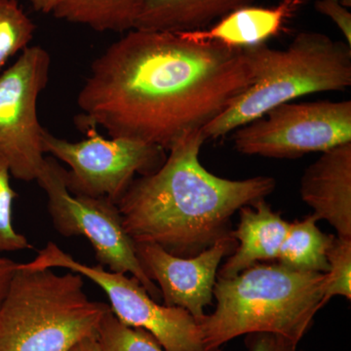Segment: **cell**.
<instances>
[{"instance_id":"ac0fdd59","label":"cell","mask_w":351,"mask_h":351,"mask_svg":"<svg viewBox=\"0 0 351 351\" xmlns=\"http://www.w3.org/2000/svg\"><path fill=\"white\" fill-rule=\"evenodd\" d=\"M34 32L36 25L16 0H0V69L27 47Z\"/></svg>"},{"instance_id":"8992f818","label":"cell","mask_w":351,"mask_h":351,"mask_svg":"<svg viewBox=\"0 0 351 351\" xmlns=\"http://www.w3.org/2000/svg\"><path fill=\"white\" fill-rule=\"evenodd\" d=\"M36 182L47 195L48 212L60 234L86 237L101 265H108L110 271L117 274H131L154 301L162 298L158 286L141 267L134 241L124 230L115 203L105 197L71 193L66 184V170L54 157H45Z\"/></svg>"},{"instance_id":"277c9868","label":"cell","mask_w":351,"mask_h":351,"mask_svg":"<svg viewBox=\"0 0 351 351\" xmlns=\"http://www.w3.org/2000/svg\"><path fill=\"white\" fill-rule=\"evenodd\" d=\"M244 52L254 82L202 129L206 141L223 137L282 104L351 86V46L320 32H300L284 50L262 44Z\"/></svg>"},{"instance_id":"2e32d148","label":"cell","mask_w":351,"mask_h":351,"mask_svg":"<svg viewBox=\"0 0 351 351\" xmlns=\"http://www.w3.org/2000/svg\"><path fill=\"white\" fill-rule=\"evenodd\" d=\"M317 221L311 214L290 223L277 263L298 271L326 274L329 270L327 252L334 235L321 232Z\"/></svg>"},{"instance_id":"9c48e42d","label":"cell","mask_w":351,"mask_h":351,"mask_svg":"<svg viewBox=\"0 0 351 351\" xmlns=\"http://www.w3.org/2000/svg\"><path fill=\"white\" fill-rule=\"evenodd\" d=\"M87 138L77 143L44 130V154L68 164L66 184L73 195L108 198L117 204L137 173L147 175L162 165L164 149L130 138L101 137L85 127Z\"/></svg>"},{"instance_id":"7a4b0ae2","label":"cell","mask_w":351,"mask_h":351,"mask_svg":"<svg viewBox=\"0 0 351 351\" xmlns=\"http://www.w3.org/2000/svg\"><path fill=\"white\" fill-rule=\"evenodd\" d=\"M205 141L202 130L189 132L158 169L134 180L117 203L134 242L195 257L230 234V219L240 208L274 193L276 181L269 176L230 180L205 169L199 159Z\"/></svg>"},{"instance_id":"52a82bcc","label":"cell","mask_w":351,"mask_h":351,"mask_svg":"<svg viewBox=\"0 0 351 351\" xmlns=\"http://www.w3.org/2000/svg\"><path fill=\"white\" fill-rule=\"evenodd\" d=\"M21 265L29 269L59 267L87 277L105 291L113 315L126 326L149 332L166 351H205L195 318L182 307L157 304L135 277L78 262L53 242Z\"/></svg>"},{"instance_id":"4fadbf2b","label":"cell","mask_w":351,"mask_h":351,"mask_svg":"<svg viewBox=\"0 0 351 351\" xmlns=\"http://www.w3.org/2000/svg\"><path fill=\"white\" fill-rule=\"evenodd\" d=\"M239 211V226L230 232L237 247L219 267L221 278H232L256 263L276 260L290 228V223L274 211L265 198Z\"/></svg>"},{"instance_id":"cb8c5ba5","label":"cell","mask_w":351,"mask_h":351,"mask_svg":"<svg viewBox=\"0 0 351 351\" xmlns=\"http://www.w3.org/2000/svg\"><path fill=\"white\" fill-rule=\"evenodd\" d=\"M18 265L19 263L0 256V306L5 299L14 274L17 271Z\"/></svg>"},{"instance_id":"e0dca14e","label":"cell","mask_w":351,"mask_h":351,"mask_svg":"<svg viewBox=\"0 0 351 351\" xmlns=\"http://www.w3.org/2000/svg\"><path fill=\"white\" fill-rule=\"evenodd\" d=\"M142 0H58L53 15L98 32L133 29Z\"/></svg>"},{"instance_id":"30bf717a","label":"cell","mask_w":351,"mask_h":351,"mask_svg":"<svg viewBox=\"0 0 351 351\" xmlns=\"http://www.w3.org/2000/svg\"><path fill=\"white\" fill-rule=\"evenodd\" d=\"M50 66L49 53L32 46L0 75V158L20 181H36L45 161L38 100Z\"/></svg>"},{"instance_id":"ba28073f","label":"cell","mask_w":351,"mask_h":351,"mask_svg":"<svg viewBox=\"0 0 351 351\" xmlns=\"http://www.w3.org/2000/svg\"><path fill=\"white\" fill-rule=\"evenodd\" d=\"M246 156L298 158L351 143V101L286 103L233 134Z\"/></svg>"},{"instance_id":"4316f807","label":"cell","mask_w":351,"mask_h":351,"mask_svg":"<svg viewBox=\"0 0 351 351\" xmlns=\"http://www.w3.org/2000/svg\"><path fill=\"white\" fill-rule=\"evenodd\" d=\"M339 1H341V3L343 4V5L348 7V8H350V7H351V0H339Z\"/></svg>"},{"instance_id":"44dd1931","label":"cell","mask_w":351,"mask_h":351,"mask_svg":"<svg viewBox=\"0 0 351 351\" xmlns=\"http://www.w3.org/2000/svg\"><path fill=\"white\" fill-rule=\"evenodd\" d=\"M10 175L8 166L0 158V254L32 248L24 235L14 228L12 205L17 193L11 186Z\"/></svg>"},{"instance_id":"5b68a950","label":"cell","mask_w":351,"mask_h":351,"mask_svg":"<svg viewBox=\"0 0 351 351\" xmlns=\"http://www.w3.org/2000/svg\"><path fill=\"white\" fill-rule=\"evenodd\" d=\"M83 276L19 263L0 306V351H69L98 335L112 311L85 294Z\"/></svg>"},{"instance_id":"5bb4252c","label":"cell","mask_w":351,"mask_h":351,"mask_svg":"<svg viewBox=\"0 0 351 351\" xmlns=\"http://www.w3.org/2000/svg\"><path fill=\"white\" fill-rule=\"evenodd\" d=\"M304 0H282L272 7L244 6L223 16L208 29L181 32L197 41H216L232 48L247 49L276 36Z\"/></svg>"},{"instance_id":"d4e9b609","label":"cell","mask_w":351,"mask_h":351,"mask_svg":"<svg viewBox=\"0 0 351 351\" xmlns=\"http://www.w3.org/2000/svg\"><path fill=\"white\" fill-rule=\"evenodd\" d=\"M69 351H101V350L100 343H99L98 337H97V335H95V336L88 337V338L78 341Z\"/></svg>"},{"instance_id":"7c38bea8","label":"cell","mask_w":351,"mask_h":351,"mask_svg":"<svg viewBox=\"0 0 351 351\" xmlns=\"http://www.w3.org/2000/svg\"><path fill=\"white\" fill-rule=\"evenodd\" d=\"M302 200L337 235L351 237V143L322 152L302 176Z\"/></svg>"},{"instance_id":"8fae6325","label":"cell","mask_w":351,"mask_h":351,"mask_svg":"<svg viewBox=\"0 0 351 351\" xmlns=\"http://www.w3.org/2000/svg\"><path fill=\"white\" fill-rule=\"evenodd\" d=\"M134 247L145 274L158 284L164 304L182 307L198 320L213 301L221 261L235 251L237 241L230 233L193 258L177 257L154 243L134 242Z\"/></svg>"},{"instance_id":"603a6c76","label":"cell","mask_w":351,"mask_h":351,"mask_svg":"<svg viewBox=\"0 0 351 351\" xmlns=\"http://www.w3.org/2000/svg\"><path fill=\"white\" fill-rule=\"evenodd\" d=\"M245 346L248 351H304L297 343L271 332H252L246 335Z\"/></svg>"},{"instance_id":"ffe728a7","label":"cell","mask_w":351,"mask_h":351,"mask_svg":"<svg viewBox=\"0 0 351 351\" xmlns=\"http://www.w3.org/2000/svg\"><path fill=\"white\" fill-rule=\"evenodd\" d=\"M329 270L326 272L324 300L334 297L351 299V237L334 235L327 252Z\"/></svg>"},{"instance_id":"d6986e66","label":"cell","mask_w":351,"mask_h":351,"mask_svg":"<svg viewBox=\"0 0 351 351\" xmlns=\"http://www.w3.org/2000/svg\"><path fill=\"white\" fill-rule=\"evenodd\" d=\"M97 337L101 351H166L149 332L126 326L112 311L104 318Z\"/></svg>"},{"instance_id":"484cf974","label":"cell","mask_w":351,"mask_h":351,"mask_svg":"<svg viewBox=\"0 0 351 351\" xmlns=\"http://www.w3.org/2000/svg\"><path fill=\"white\" fill-rule=\"evenodd\" d=\"M36 11L43 13H53L58 0H29Z\"/></svg>"},{"instance_id":"7402d4cb","label":"cell","mask_w":351,"mask_h":351,"mask_svg":"<svg viewBox=\"0 0 351 351\" xmlns=\"http://www.w3.org/2000/svg\"><path fill=\"white\" fill-rule=\"evenodd\" d=\"M314 8L334 22L351 46V13L339 0H316Z\"/></svg>"},{"instance_id":"9a60e30c","label":"cell","mask_w":351,"mask_h":351,"mask_svg":"<svg viewBox=\"0 0 351 351\" xmlns=\"http://www.w3.org/2000/svg\"><path fill=\"white\" fill-rule=\"evenodd\" d=\"M255 0H142L133 29L181 32L202 29Z\"/></svg>"},{"instance_id":"6da1fadb","label":"cell","mask_w":351,"mask_h":351,"mask_svg":"<svg viewBox=\"0 0 351 351\" xmlns=\"http://www.w3.org/2000/svg\"><path fill=\"white\" fill-rule=\"evenodd\" d=\"M253 82L244 49L182 32L131 29L95 60L77 104L83 126L169 151Z\"/></svg>"},{"instance_id":"3957f363","label":"cell","mask_w":351,"mask_h":351,"mask_svg":"<svg viewBox=\"0 0 351 351\" xmlns=\"http://www.w3.org/2000/svg\"><path fill=\"white\" fill-rule=\"evenodd\" d=\"M326 274L256 263L232 278L217 276L214 313L196 320L205 351L252 332H271L299 345L326 304Z\"/></svg>"}]
</instances>
